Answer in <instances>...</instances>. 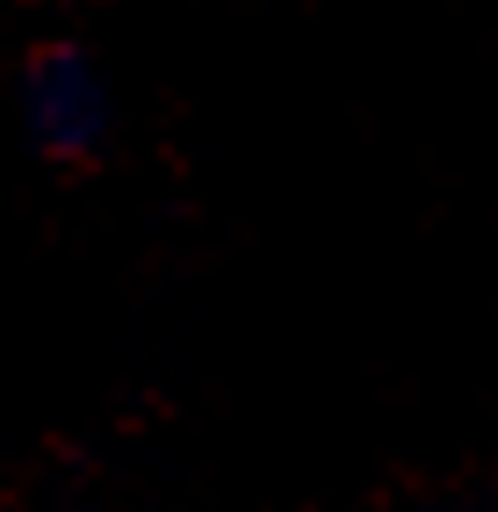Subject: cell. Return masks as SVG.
<instances>
[{"label": "cell", "mask_w": 498, "mask_h": 512, "mask_svg": "<svg viewBox=\"0 0 498 512\" xmlns=\"http://www.w3.org/2000/svg\"><path fill=\"white\" fill-rule=\"evenodd\" d=\"M22 109H29V130H37L44 152L80 159L109 130V87L80 51H44L22 80Z\"/></svg>", "instance_id": "obj_1"}]
</instances>
